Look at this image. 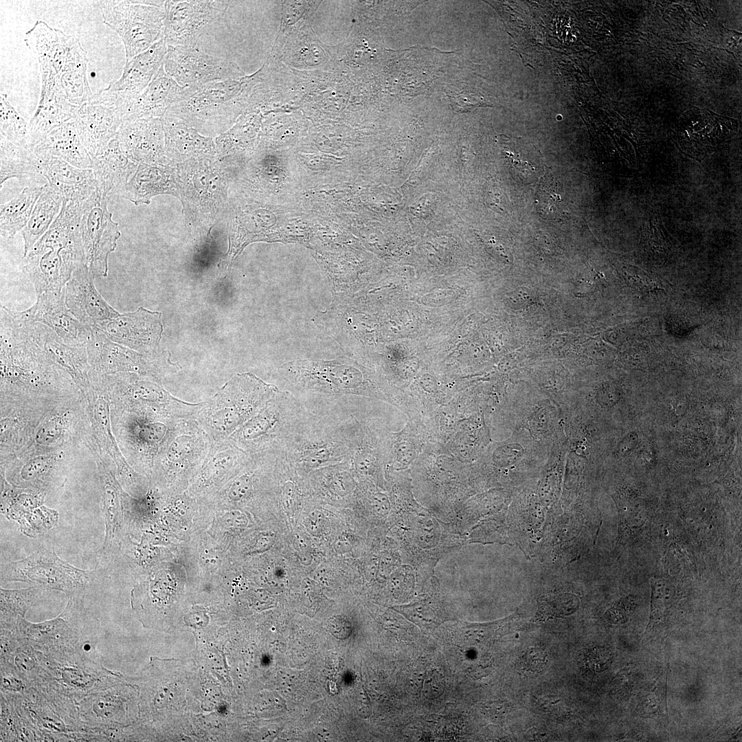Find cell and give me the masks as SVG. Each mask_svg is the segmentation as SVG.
I'll list each match as a JSON object with an SVG mask.
<instances>
[{
    "mask_svg": "<svg viewBox=\"0 0 742 742\" xmlns=\"http://www.w3.org/2000/svg\"><path fill=\"white\" fill-rule=\"evenodd\" d=\"M83 202L63 200L49 229L23 257V271L36 295L62 291L74 270L85 264L80 230Z\"/></svg>",
    "mask_w": 742,
    "mask_h": 742,
    "instance_id": "obj_1",
    "label": "cell"
},
{
    "mask_svg": "<svg viewBox=\"0 0 742 742\" xmlns=\"http://www.w3.org/2000/svg\"><path fill=\"white\" fill-rule=\"evenodd\" d=\"M279 391L251 372L229 380L195 414L194 418L212 442L227 439L259 412Z\"/></svg>",
    "mask_w": 742,
    "mask_h": 742,
    "instance_id": "obj_2",
    "label": "cell"
},
{
    "mask_svg": "<svg viewBox=\"0 0 742 742\" xmlns=\"http://www.w3.org/2000/svg\"><path fill=\"white\" fill-rule=\"evenodd\" d=\"M354 451L346 426L328 416L310 414L280 453L299 471L347 463Z\"/></svg>",
    "mask_w": 742,
    "mask_h": 742,
    "instance_id": "obj_3",
    "label": "cell"
},
{
    "mask_svg": "<svg viewBox=\"0 0 742 742\" xmlns=\"http://www.w3.org/2000/svg\"><path fill=\"white\" fill-rule=\"evenodd\" d=\"M310 414L291 392L279 390L227 439L250 456L280 453Z\"/></svg>",
    "mask_w": 742,
    "mask_h": 742,
    "instance_id": "obj_4",
    "label": "cell"
},
{
    "mask_svg": "<svg viewBox=\"0 0 742 742\" xmlns=\"http://www.w3.org/2000/svg\"><path fill=\"white\" fill-rule=\"evenodd\" d=\"M212 444L194 418L180 420L154 462L153 469L161 485L170 491L184 488L201 467Z\"/></svg>",
    "mask_w": 742,
    "mask_h": 742,
    "instance_id": "obj_5",
    "label": "cell"
},
{
    "mask_svg": "<svg viewBox=\"0 0 742 742\" xmlns=\"http://www.w3.org/2000/svg\"><path fill=\"white\" fill-rule=\"evenodd\" d=\"M245 81L230 79L199 87L190 98L171 106L166 115L199 131L225 128L240 112Z\"/></svg>",
    "mask_w": 742,
    "mask_h": 742,
    "instance_id": "obj_6",
    "label": "cell"
},
{
    "mask_svg": "<svg viewBox=\"0 0 742 742\" xmlns=\"http://www.w3.org/2000/svg\"><path fill=\"white\" fill-rule=\"evenodd\" d=\"M166 1H100L103 22L121 37L128 61L164 38Z\"/></svg>",
    "mask_w": 742,
    "mask_h": 742,
    "instance_id": "obj_7",
    "label": "cell"
},
{
    "mask_svg": "<svg viewBox=\"0 0 742 742\" xmlns=\"http://www.w3.org/2000/svg\"><path fill=\"white\" fill-rule=\"evenodd\" d=\"M5 581L24 582L80 598L95 577L94 571L76 567L61 559L53 548L41 547L29 556L6 564L1 571Z\"/></svg>",
    "mask_w": 742,
    "mask_h": 742,
    "instance_id": "obj_8",
    "label": "cell"
},
{
    "mask_svg": "<svg viewBox=\"0 0 742 742\" xmlns=\"http://www.w3.org/2000/svg\"><path fill=\"white\" fill-rule=\"evenodd\" d=\"M89 363L98 372L111 374L137 373L159 379L180 369L170 353L142 354L111 341L98 328H92L86 344Z\"/></svg>",
    "mask_w": 742,
    "mask_h": 742,
    "instance_id": "obj_9",
    "label": "cell"
},
{
    "mask_svg": "<svg viewBox=\"0 0 742 742\" xmlns=\"http://www.w3.org/2000/svg\"><path fill=\"white\" fill-rule=\"evenodd\" d=\"M42 666L49 671L76 701L87 694L120 682L119 675L106 669L98 659L79 647L45 655L38 652Z\"/></svg>",
    "mask_w": 742,
    "mask_h": 742,
    "instance_id": "obj_10",
    "label": "cell"
},
{
    "mask_svg": "<svg viewBox=\"0 0 742 742\" xmlns=\"http://www.w3.org/2000/svg\"><path fill=\"white\" fill-rule=\"evenodd\" d=\"M109 198L97 190L83 202L80 230L85 265L95 277L108 276V258L121 233L108 210Z\"/></svg>",
    "mask_w": 742,
    "mask_h": 742,
    "instance_id": "obj_11",
    "label": "cell"
},
{
    "mask_svg": "<svg viewBox=\"0 0 742 742\" xmlns=\"http://www.w3.org/2000/svg\"><path fill=\"white\" fill-rule=\"evenodd\" d=\"M111 383L133 411L182 420L194 418L204 402L190 403L167 391L155 377L137 373H118Z\"/></svg>",
    "mask_w": 742,
    "mask_h": 742,
    "instance_id": "obj_12",
    "label": "cell"
},
{
    "mask_svg": "<svg viewBox=\"0 0 742 742\" xmlns=\"http://www.w3.org/2000/svg\"><path fill=\"white\" fill-rule=\"evenodd\" d=\"M168 52L164 38L126 61L121 77L93 94L89 100L113 109L123 116L132 102L147 88L164 65Z\"/></svg>",
    "mask_w": 742,
    "mask_h": 742,
    "instance_id": "obj_13",
    "label": "cell"
},
{
    "mask_svg": "<svg viewBox=\"0 0 742 742\" xmlns=\"http://www.w3.org/2000/svg\"><path fill=\"white\" fill-rule=\"evenodd\" d=\"M228 1H166L164 38L167 45L194 47L207 29L221 19Z\"/></svg>",
    "mask_w": 742,
    "mask_h": 742,
    "instance_id": "obj_14",
    "label": "cell"
},
{
    "mask_svg": "<svg viewBox=\"0 0 742 742\" xmlns=\"http://www.w3.org/2000/svg\"><path fill=\"white\" fill-rule=\"evenodd\" d=\"M164 65L166 73L183 87H199L241 74L235 63L191 46L168 45Z\"/></svg>",
    "mask_w": 742,
    "mask_h": 742,
    "instance_id": "obj_15",
    "label": "cell"
},
{
    "mask_svg": "<svg viewBox=\"0 0 742 742\" xmlns=\"http://www.w3.org/2000/svg\"><path fill=\"white\" fill-rule=\"evenodd\" d=\"M161 313L139 307L133 312L119 313L99 328L111 341L142 354L157 355L163 331Z\"/></svg>",
    "mask_w": 742,
    "mask_h": 742,
    "instance_id": "obj_16",
    "label": "cell"
},
{
    "mask_svg": "<svg viewBox=\"0 0 742 742\" xmlns=\"http://www.w3.org/2000/svg\"><path fill=\"white\" fill-rule=\"evenodd\" d=\"M68 598L65 609L55 618L39 623L22 619L16 631L18 639L45 655L75 648L79 636L72 618L80 599Z\"/></svg>",
    "mask_w": 742,
    "mask_h": 742,
    "instance_id": "obj_17",
    "label": "cell"
},
{
    "mask_svg": "<svg viewBox=\"0 0 742 742\" xmlns=\"http://www.w3.org/2000/svg\"><path fill=\"white\" fill-rule=\"evenodd\" d=\"M15 315L27 335L54 364L68 374L79 387L86 389L90 386L92 378L86 344H68L49 327L24 321L16 312Z\"/></svg>",
    "mask_w": 742,
    "mask_h": 742,
    "instance_id": "obj_18",
    "label": "cell"
},
{
    "mask_svg": "<svg viewBox=\"0 0 742 742\" xmlns=\"http://www.w3.org/2000/svg\"><path fill=\"white\" fill-rule=\"evenodd\" d=\"M16 313L24 321L49 327L70 345L86 344L91 335V328L81 324L69 311L63 290L43 293L37 295L33 306Z\"/></svg>",
    "mask_w": 742,
    "mask_h": 742,
    "instance_id": "obj_19",
    "label": "cell"
},
{
    "mask_svg": "<svg viewBox=\"0 0 742 742\" xmlns=\"http://www.w3.org/2000/svg\"><path fill=\"white\" fill-rule=\"evenodd\" d=\"M132 412L126 416L124 423L127 446L135 456L137 462L150 470L161 445L180 420Z\"/></svg>",
    "mask_w": 742,
    "mask_h": 742,
    "instance_id": "obj_20",
    "label": "cell"
},
{
    "mask_svg": "<svg viewBox=\"0 0 742 742\" xmlns=\"http://www.w3.org/2000/svg\"><path fill=\"white\" fill-rule=\"evenodd\" d=\"M95 277L85 264L77 267L63 288L67 308L89 328H99L119 313L102 297L94 285Z\"/></svg>",
    "mask_w": 742,
    "mask_h": 742,
    "instance_id": "obj_21",
    "label": "cell"
},
{
    "mask_svg": "<svg viewBox=\"0 0 742 742\" xmlns=\"http://www.w3.org/2000/svg\"><path fill=\"white\" fill-rule=\"evenodd\" d=\"M249 458L247 452L229 439L213 442L194 476L191 493L201 496L218 490L243 469Z\"/></svg>",
    "mask_w": 742,
    "mask_h": 742,
    "instance_id": "obj_22",
    "label": "cell"
},
{
    "mask_svg": "<svg viewBox=\"0 0 742 742\" xmlns=\"http://www.w3.org/2000/svg\"><path fill=\"white\" fill-rule=\"evenodd\" d=\"M40 73V99L29 123L30 148L54 128L72 120L78 107L65 98L55 74L47 71Z\"/></svg>",
    "mask_w": 742,
    "mask_h": 742,
    "instance_id": "obj_23",
    "label": "cell"
},
{
    "mask_svg": "<svg viewBox=\"0 0 742 742\" xmlns=\"http://www.w3.org/2000/svg\"><path fill=\"white\" fill-rule=\"evenodd\" d=\"M115 137L124 155L136 164L159 165L167 159L161 118L124 123Z\"/></svg>",
    "mask_w": 742,
    "mask_h": 742,
    "instance_id": "obj_24",
    "label": "cell"
},
{
    "mask_svg": "<svg viewBox=\"0 0 742 742\" xmlns=\"http://www.w3.org/2000/svg\"><path fill=\"white\" fill-rule=\"evenodd\" d=\"M199 87H183L170 76L163 65L147 88L132 102L122 124L143 118H161L173 105L192 96Z\"/></svg>",
    "mask_w": 742,
    "mask_h": 742,
    "instance_id": "obj_25",
    "label": "cell"
},
{
    "mask_svg": "<svg viewBox=\"0 0 742 742\" xmlns=\"http://www.w3.org/2000/svg\"><path fill=\"white\" fill-rule=\"evenodd\" d=\"M72 121L93 159L100 155L116 137L122 124V115L113 109L88 101L77 107Z\"/></svg>",
    "mask_w": 742,
    "mask_h": 742,
    "instance_id": "obj_26",
    "label": "cell"
},
{
    "mask_svg": "<svg viewBox=\"0 0 742 742\" xmlns=\"http://www.w3.org/2000/svg\"><path fill=\"white\" fill-rule=\"evenodd\" d=\"M24 41L36 55L40 71H48L56 76L82 46L76 36L51 27L41 20L25 33Z\"/></svg>",
    "mask_w": 742,
    "mask_h": 742,
    "instance_id": "obj_27",
    "label": "cell"
},
{
    "mask_svg": "<svg viewBox=\"0 0 742 742\" xmlns=\"http://www.w3.org/2000/svg\"><path fill=\"white\" fill-rule=\"evenodd\" d=\"M40 159L42 176L63 200L83 202L95 191L92 169L78 168L55 157Z\"/></svg>",
    "mask_w": 742,
    "mask_h": 742,
    "instance_id": "obj_28",
    "label": "cell"
},
{
    "mask_svg": "<svg viewBox=\"0 0 742 742\" xmlns=\"http://www.w3.org/2000/svg\"><path fill=\"white\" fill-rule=\"evenodd\" d=\"M166 158L177 161L208 159L216 153L212 138L166 115L161 118Z\"/></svg>",
    "mask_w": 742,
    "mask_h": 742,
    "instance_id": "obj_29",
    "label": "cell"
},
{
    "mask_svg": "<svg viewBox=\"0 0 742 742\" xmlns=\"http://www.w3.org/2000/svg\"><path fill=\"white\" fill-rule=\"evenodd\" d=\"M30 148L40 159L55 157L78 168L93 167V159L82 143L72 120L54 128Z\"/></svg>",
    "mask_w": 742,
    "mask_h": 742,
    "instance_id": "obj_30",
    "label": "cell"
},
{
    "mask_svg": "<svg viewBox=\"0 0 742 742\" xmlns=\"http://www.w3.org/2000/svg\"><path fill=\"white\" fill-rule=\"evenodd\" d=\"M92 159L96 190L108 198L110 194L124 190L137 168L122 152L116 137Z\"/></svg>",
    "mask_w": 742,
    "mask_h": 742,
    "instance_id": "obj_31",
    "label": "cell"
},
{
    "mask_svg": "<svg viewBox=\"0 0 742 742\" xmlns=\"http://www.w3.org/2000/svg\"><path fill=\"white\" fill-rule=\"evenodd\" d=\"M102 511L105 535L101 548L96 553L103 562H108L115 554L120 545L122 519L120 490L113 476L102 471Z\"/></svg>",
    "mask_w": 742,
    "mask_h": 742,
    "instance_id": "obj_32",
    "label": "cell"
},
{
    "mask_svg": "<svg viewBox=\"0 0 742 742\" xmlns=\"http://www.w3.org/2000/svg\"><path fill=\"white\" fill-rule=\"evenodd\" d=\"M41 175V159L29 147L15 145L0 135V185L16 178L19 181L38 179Z\"/></svg>",
    "mask_w": 742,
    "mask_h": 742,
    "instance_id": "obj_33",
    "label": "cell"
},
{
    "mask_svg": "<svg viewBox=\"0 0 742 742\" xmlns=\"http://www.w3.org/2000/svg\"><path fill=\"white\" fill-rule=\"evenodd\" d=\"M63 201V198L53 190L47 183L44 184L43 190L36 203L30 218L21 231L24 242L23 257L30 253L34 245L49 229L60 213Z\"/></svg>",
    "mask_w": 742,
    "mask_h": 742,
    "instance_id": "obj_34",
    "label": "cell"
},
{
    "mask_svg": "<svg viewBox=\"0 0 742 742\" xmlns=\"http://www.w3.org/2000/svg\"><path fill=\"white\" fill-rule=\"evenodd\" d=\"M168 183V175L158 165L139 164L123 190L124 196L135 205L148 204L153 196L175 190Z\"/></svg>",
    "mask_w": 742,
    "mask_h": 742,
    "instance_id": "obj_35",
    "label": "cell"
},
{
    "mask_svg": "<svg viewBox=\"0 0 742 742\" xmlns=\"http://www.w3.org/2000/svg\"><path fill=\"white\" fill-rule=\"evenodd\" d=\"M44 188L43 186H30L0 207V229L4 237L11 239L27 225L36 203Z\"/></svg>",
    "mask_w": 742,
    "mask_h": 742,
    "instance_id": "obj_36",
    "label": "cell"
},
{
    "mask_svg": "<svg viewBox=\"0 0 742 742\" xmlns=\"http://www.w3.org/2000/svg\"><path fill=\"white\" fill-rule=\"evenodd\" d=\"M47 589L38 585L20 589L0 588L1 629L16 633L27 610L39 601Z\"/></svg>",
    "mask_w": 742,
    "mask_h": 742,
    "instance_id": "obj_37",
    "label": "cell"
},
{
    "mask_svg": "<svg viewBox=\"0 0 742 742\" xmlns=\"http://www.w3.org/2000/svg\"><path fill=\"white\" fill-rule=\"evenodd\" d=\"M87 53L82 54L69 60L56 76L65 98L77 106L93 95L87 76Z\"/></svg>",
    "mask_w": 742,
    "mask_h": 742,
    "instance_id": "obj_38",
    "label": "cell"
},
{
    "mask_svg": "<svg viewBox=\"0 0 742 742\" xmlns=\"http://www.w3.org/2000/svg\"><path fill=\"white\" fill-rule=\"evenodd\" d=\"M94 417L98 433L109 453L113 458L118 471L124 480L130 484H137L138 475L127 464L120 451L116 441L111 433L109 417V406L106 400L98 397L94 405Z\"/></svg>",
    "mask_w": 742,
    "mask_h": 742,
    "instance_id": "obj_39",
    "label": "cell"
},
{
    "mask_svg": "<svg viewBox=\"0 0 742 742\" xmlns=\"http://www.w3.org/2000/svg\"><path fill=\"white\" fill-rule=\"evenodd\" d=\"M0 133L1 136L15 145L29 147V124L10 104L7 95L3 93L0 94Z\"/></svg>",
    "mask_w": 742,
    "mask_h": 742,
    "instance_id": "obj_40",
    "label": "cell"
},
{
    "mask_svg": "<svg viewBox=\"0 0 742 742\" xmlns=\"http://www.w3.org/2000/svg\"><path fill=\"white\" fill-rule=\"evenodd\" d=\"M651 587L650 619L644 635L651 632L667 615L675 596L673 585L664 578L652 577Z\"/></svg>",
    "mask_w": 742,
    "mask_h": 742,
    "instance_id": "obj_41",
    "label": "cell"
},
{
    "mask_svg": "<svg viewBox=\"0 0 742 742\" xmlns=\"http://www.w3.org/2000/svg\"><path fill=\"white\" fill-rule=\"evenodd\" d=\"M668 668L660 675L656 680L651 692L647 695L640 704V714L646 717H651L662 722L668 723L666 704V682Z\"/></svg>",
    "mask_w": 742,
    "mask_h": 742,
    "instance_id": "obj_42",
    "label": "cell"
},
{
    "mask_svg": "<svg viewBox=\"0 0 742 742\" xmlns=\"http://www.w3.org/2000/svg\"><path fill=\"white\" fill-rule=\"evenodd\" d=\"M558 183L552 179H543L539 188L536 205L541 216L546 219H561L563 216V204L559 193Z\"/></svg>",
    "mask_w": 742,
    "mask_h": 742,
    "instance_id": "obj_43",
    "label": "cell"
},
{
    "mask_svg": "<svg viewBox=\"0 0 742 742\" xmlns=\"http://www.w3.org/2000/svg\"><path fill=\"white\" fill-rule=\"evenodd\" d=\"M57 519V512L45 506H40L22 516L18 521L24 534L34 537L52 528L56 523Z\"/></svg>",
    "mask_w": 742,
    "mask_h": 742,
    "instance_id": "obj_44",
    "label": "cell"
},
{
    "mask_svg": "<svg viewBox=\"0 0 742 742\" xmlns=\"http://www.w3.org/2000/svg\"><path fill=\"white\" fill-rule=\"evenodd\" d=\"M396 609L420 628L434 629L440 623L434 610L427 603L418 602L402 605Z\"/></svg>",
    "mask_w": 742,
    "mask_h": 742,
    "instance_id": "obj_45",
    "label": "cell"
},
{
    "mask_svg": "<svg viewBox=\"0 0 742 742\" xmlns=\"http://www.w3.org/2000/svg\"><path fill=\"white\" fill-rule=\"evenodd\" d=\"M32 687L8 662L1 660V690L9 694H21Z\"/></svg>",
    "mask_w": 742,
    "mask_h": 742,
    "instance_id": "obj_46",
    "label": "cell"
},
{
    "mask_svg": "<svg viewBox=\"0 0 742 742\" xmlns=\"http://www.w3.org/2000/svg\"><path fill=\"white\" fill-rule=\"evenodd\" d=\"M66 423V418L63 415L47 419L38 429L35 436L36 442L42 445L56 442L63 434Z\"/></svg>",
    "mask_w": 742,
    "mask_h": 742,
    "instance_id": "obj_47",
    "label": "cell"
},
{
    "mask_svg": "<svg viewBox=\"0 0 742 742\" xmlns=\"http://www.w3.org/2000/svg\"><path fill=\"white\" fill-rule=\"evenodd\" d=\"M611 660V653L601 647H591L585 649L581 657L582 666L592 672H600L609 665Z\"/></svg>",
    "mask_w": 742,
    "mask_h": 742,
    "instance_id": "obj_48",
    "label": "cell"
},
{
    "mask_svg": "<svg viewBox=\"0 0 742 742\" xmlns=\"http://www.w3.org/2000/svg\"><path fill=\"white\" fill-rule=\"evenodd\" d=\"M546 653L539 648H530L524 651L518 662V668L524 674L535 675L544 668Z\"/></svg>",
    "mask_w": 742,
    "mask_h": 742,
    "instance_id": "obj_49",
    "label": "cell"
},
{
    "mask_svg": "<svg viewBox=\"0 0 742 742\" xmlns=\"http://www.w3.org/2000/svg\"><path fill=\"white\" fill-rule=\"evenodd\" d=\"M52 462V456L34 458L23 466L20 471V477L26 482L34 481L48 471Z\"/></svg>",
    "mask_w": 742,
    "mask_h": 742,
    "instance_id": "obj_50",
    "label": "cell"
},
{
    "mask_svg": "<svg viewBox=\"0 0 742 742\" xmlns=\"http://www.w3.org/2000/svg\"><path fill=\"white\" fill-rule=\"evenodd\" d=\"M445 689V679L442 674L432 671L425 674L422 692L424 697L428 699H434L439 697Z\"/></svg>",
    "mask_w": 742,
    "mask_h": 742,
    "instance_id": "obj_51",
    "label": "cell"
},
{
    "mask_svg": "<svg viewBox=\"0 0 742 742\" xmlns=\"http://www.w3.org/2000/svg\"><path fill=\"white\" fill-rule=\"evenodd\" d=\"M301 493L298 485L291 479L284 482L281 488V500L286 509L291 510L297 504Z\"/></svg>",
    "mask_w": 742,
    "mask_h": 742,
    "instance_id": "obj_52",
    "label": "cell"
},
{
    "mask_svg": "<svg viewBox=\"0 0 742 742\" xmlns=\"http://www.w3.org/2000/svg\"><path fill=\"white\" fill-rule=\"evenodd\" d=\"M493 669V664L490 658L482 657L473 664L468 670L470 677L479 679L488 675Z\"/></svg>",
    "mask_w": 742,
    "mask_h": 742,
    "instance_id": "obj_53",
    "label": "cell"
},
{
    "mask_svg": "<svg viewBox=\"0 0 742 742\" xmlns=\"http://www.w3.org/2000/svg\"><path fill=\"white\" fill-rule=\"evenodd\" d=\"M484 710L490 718L499 719L505 717L510 711V706L505 702L495 701L486 704Z\"/></svg>",
    "mask_w": 742,
    "mask_h": 742,
    "instance_id": "obj_54",
    "label": "cell"
},
{
    "mask_svg": "<svg viewBox=\"0 0 742 742\" xmlns=\"http://www.w3.org/2000/svg\"><path fill=\"white\" fill-rule=\"evenodd\" d=\"M638 443V435L636 432L629 433L619 443L618 452L621 456L629 453Z\"/></svg>",
    "mask_w": 742,
    "mask_h": 742,
    "instance_id": "obj_55",
    "label": "cell"
}]
</instances>
